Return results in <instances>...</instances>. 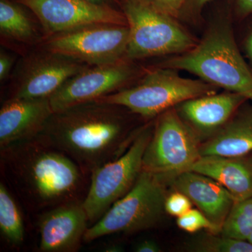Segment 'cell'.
Instances as JSON below:
<instances>
[{
  "label": "cell",
  "mask_w": 252,
  "mask_h": 252,
  "mask_svg": "<svg viewBox=\"0 0 252 252\" xmlns=\"http://www.w3.org/2000/svg\"><path fill=\"white\" fill-rule=\"evenodd\" d=\"M120 108L96 100L68 107L54 112L37 137L92 172L125 153L139 133L129 135Z\"/></svg>",
  "instance_id": "obj_1"
},
{
  "label": "cell",
  "mask_w": 252,
  "mask_h": 252,
  "mask_svg": "<svg viewBox=\"0 0 252 252\" xmlns=\"http://www.w3.org/2000/svg\"><path fill=\"white\" fill-rule=\"evenodd\" d=\"M5 165L19 187L36 205L51 206L76 200L80 168L68 156L37 137L1 149Z\"/></svg>",
  "instance_id": "obj_2"
},
{
  "label": "cell",
  "mask_w": 252,
  "mask_h": 252,
  "mask_svg": "<svg viewBox=\"0 0 252 252\" xmlns=\"http://www.w3.org/2000/svg\"><path fill=\"white\" fill-rule=\"evenodd\" d=\"M158 67L191 73L225 91L252 101V70L240 54L230 23L219 21L191 49L162 61Z\"/></svg>",
  "instance_id": "obj_3"
},
{
  "label": "cell",
  "mask_w": 252,
  "mask_h": 252,
  "mask_svg": "<svg viewBox=\"0 0 252 252\" xmlns=\"http://www.w3.org/2000/svg\"><path fill=\"white\" fill-rule=\"evenodd\" d=\"M219 89L201 79L181 77L176 69L158 67L147 72L137 85L96 101L121 106L133 114L152 119L188 99L217 94Z\"/></svg>",
  "instance_id": "obj_4"
},
{
  "label": "cell",
  "mask_w": 252,
  "mask_h": 252,
  "mask_svg": "<svg viewBox=\"0 0 252 252\" xmlns=\"http://www.w3.org/2000/svg\"><path fill=\"white\" fill-rule=\"evenodd\" d=\"M166 182L158 175L142 170L132 188L100 220L88 228L84 241H94L117 233H136L157 226L166 213Z\"/></svg>",
  "instance_id": "obj_5"
},
{
  "label": "cell",
  "mask_w": 252,
  "mask_h": 252,
  "mask_svg": "<svg viewBox=\"0 0 252 252\" xmlns=\"http://www.w3.org/2000/svg\"><path fill=\"white\" fill-rule=\"evenodd\" d=\"M124 14L130 30L127 61L175 56L187 52L198 43L175 18L158 12L151 5L128 0Z\"/></svg>",
  "instance_id": "obj_6"
},
{
  "label": "cell",
  "mask_w": 252,
  "mask_h": 252,
  "mask_svg": "<svg viewBox=\"0 0 252 252\" xmlns=\"http://www.w3.org/2000/svg\"><path fill=\"white\" fill-rule=\"evenodd\" d=\"M201 141L175 107L158 116L142 160V170L171 181L201 157Z\"/></svg>",
  "instance_id": "obj_7"
},
{
  "label": "cell",
  "mask_w": 252,
  "mask_h": 252,
  "mask_svg": "<svg viewBox=\"0 0 252 252\" xmlns=\"http://www.w3.org/2000/svg\"><path fill=\"white\" fill-rule=\"evenodd\" d=\"M152 132L150 125L142 127L125 153L92 172L90 187L82 202L89 223L100 220L135 185L142 171L144 152Z\"/></svg>",
  "instance_id": "obj_8"
},
{
  "label": "cell",
  "mask_w": 252,
  "mask_h": 252,
  "mask_svg": "<svg viewBox=\"0 0 252 252\" xmlns=\"http://www.w3.org/2000/svg\"><path fill=\"white\" fill-rule=\"evenodd\" d=\"M129 37L127 26L94 25L51 36L45 49L89 65H104L126 61Z\"/></svg>",
  "instance_id": "obj_9"
},
{
  "label": "cell",
  "mask_w": 252,
  "mask_h": 252,
  "mask_svg": "<svg viewBox=\"0 0 252 252\" xmlns=\"http://www.w3.org/2000/svg\"><path fill=\"white\" fill-rule=\"evenodd\" d=\"M31 10L49 36L86 26H127L124 13L88 0H16Z\"/></svg>",
  "instance_id": "obj_10"
},
{
  "label": "cell",
  "mask_w": 252,
  "mask_h": 252,
  "mask_svg": "<svg viewBox=\"0 0 252 252\" xmlns=\"http://www.w3.org/2000/svg\"><path fill=\"white\" fill-rule=\"evenodd\" d=\"M89 68V64L51 52L28 57L15 80L11 97H50L71 77Z\"/></svg>",
  "instance_id": "obj_11"
},
{
  "label": "cell",
  "mask_w": 252,
  "mask_h": 252,
  "mask_svg": "<svg viewBox=\"0 0 252 252\" xmlns=\"http://www.w3.org/2000/svg\"><path fill=\"white\" fill-rule=\"evenodd\" d=\"M136 74L127 61L94 66L68 79L49 97L54 112L113 94Z\"/></svg>",
  "instance_id": "obj_12"
},
{
  "label": "cell",
  "mask_w": 252,
  "mask_h": 252,
  "mask_svg": "<svg viewBox=\"0 0 252 252\" xmlns=\"http://www.w3.org/2000/svg\"><path fill=\"white\" fill-rule=\"evenodd\" d=\"M88 223L82 202L73 200L58 205L39 219V250L43 252L77 251L89 228Z\"/></svg>",
  "instance_id": "obj_13"
},
{
  "label": "cell",
  "mask_w": 252,
  "mask_h": 252,
  "mask_svg": "<svg viewBox=\"0 0 252 252\" xmlns=\"http://www.w3.org/2000/svg\"><path fill=\"white\" fill-rule=\"evenodd\" d=\"M248 99L238 93L226 91L188 99L175 108L201 141L222 128Z\"/></svg>",
  "instance_id": "obj_14"
},
{
  "label": "cell",
  "mask_w": 252,
  "mask_h": 252,
  "mask_svg": "<svg viewBox=\"0 0 252 252\" xmlns=\"http://www.w3.org/2000/svg\"><path fill=\"white\" fill-rule=\"evenodd\" d=\"M54 113L49 97L6 100L0 109L1 149L37 137Z\"/></svg>",
  "instance_id": "obj_15"
},
{
  "label": "cell",
  "mask_w": 252,
  "mask_h": 252,
  "mask_svg": "<svg viewBox=\"0 0 252 252\" xmlns=\"http://www.w3.org/2000/svg\"><path fill=\"white\" fill-rule=\"evenodd\" d=\"M175 190L189 197L204 215L221 230L235 201L216 180L193 171L182 172L172 180Z\"/></svg>",
  "instance_id": "obj_16"
},
{
  "label": "cell",
  "mask_w": 252,
  "mask_h": 252,
  "mask_svg": "<svg viewBox=\"0 0 252 252\" xmlns=\"http://www.w3.org/2000/svg\"><path fill=\"white\" fill-rule=\"evenodd\" d=\"M190 171L208 176L224 187L235 202L252 196V153L241 157H201Z\"/></svg>",
  "instance_id": "obj_17"
},
{
  "label": "cell",
  "mask_w": 252,
  "mask_h": 252,
  "mask_svg": "<svg viewBox=\"0 0 252 252\" xmlns=\"http://www.w3.org/2000/svg\"><path fill=\"white\" fill-rule=\"evenodd\" d=\"M201 157H241L252 153V114L234 116L215 135L200 143Z\"/></svg>",
  "instance_id": "obj_18"
},
{
  "label": "cell",
  "mask_w": 252,
  "mask_h": 252,
  "mask_svg": "<svg viewBox=\"0 0 252 252\" xmlns=\"http://www.w3.org/2000/svg\"><path fill=\"white\" fill-rule=\"evenodd\" d=\"M0 229L6 241L19 247L24 240V225L21 212L11 194L0 184Z\"/></svg>",
  "instance_id": "obj_19"
},
{
  "label": "cell",
  "mask_w": 252,
  "mask_h": 252,
  "mask_svg": "<svg viewBox=\"0 0 252 252\" xmlns=\"http://www.w3.org/2000/svg\"><path fill=\"white\" fill-rule=\"evenodd\" d=\"M0 31L19 41H31L34 35L32 24L24 11L8 0H0Z\"/></svg>",
  "instance_id": "obj_20"
},
{
  "label": "cell",
  "mask_w": 252,
  "mask_h": 252,
  "mask_svg": "<svg viewBox=\"0 0 252 252\" xmlns=\"http://www.w3.org/2000/svg\"><path fill=\"white\" fill-rule=\"evenodd\" d=\"M252 232V196L235 202L222 226L224 236L248 240Z\"/></svg>",
  "instance_id": "obj_21"
},
{
  "label": "cell",
  "mask_w": 252,
  "mask_h": 252,
  "mask_svg": "<svg viewBox=\"0 0 252 252\" xmlns=\"http://www.w3.org/2000/svg\"><path fill=\"white\" fill-rule=\"evenodd\" d=\"M187 250L195 252H252V244L248 240L217 236L215 233L195 238L187 245Z\"/></svg>",
  "instance_id": "obj_22"
},
{
  "label": "cell",
  "mask_w": 252,
  "mask_h": 252,
  "mask_svg": "<svg viewBox=\"0 0 252 252\" xmlns=\"http://www.w3.org/2000/svg\"><path fill=\"white\" fill-rule=\"evenodd\" d=\"M177 224L181 229L190 233L202 229H206L215 234L220 233V228L210 221L198 209L191 208L185 215L177 217Z\"/></svg>",
  "instance_id": "obj_23"
},
{
  "label": "cell",
  "mask_w": 252,
  "mask_h": 252,
  "mask_svg": "<svg viewBox=\"0 0 252 252\" xmlns=\"http://www.w3.org/2000/svg\"><path fill=\"white\" fill-rule=\"evenodd\" d=\"M191 200L182 192H175L167 195L165 203L166 213L173 217H181L192 208Z\"/></svg>",
  "instance_id": "obj_24"
},
{
  "label": "cell",
  "mask_w": 252,
  "mask_h": 252,
  "mask_svg": "<svg viewBox=\"0 0 252 252\" xmlns=\"http://www.w3.org/2000/svg\"><path fill=\"white\" fill-rule=\"evenodd\" d=\"M187 1L188 0H154L151 6L158 12L176 19L182 14Z\"/></svg>",
  "instance_id": "obj_25"
},
{
  "label": "cell",
  "mask_w": 252,
  "mask_h": 252,
  "mask_svg": "<svg viewBox=\"0 0 252 252\" xmlns=\"http://www.w3.org/2000/svg\"><path fill=\"white\" fill-rule=\"evenodd\" d=\"M12 64V58L6 53L1 51L0 54V79L1 81L4 80L8 77Z\"/></svg>",
  "instance_id": "obj_26"
},
{
  "label": "cell",
  "mask_w": 252,
  "mask_h": 252,
  "mask_svg": "<svg viewBox=\"0 0 252 252\" xmlns=\"http://www.w3.org/2000/svg\"><path fill=\"white\" fill-rule=\"evenodd\" d=\"M135 251L137 252H160L161 251L158 245L152 240H144L136 247Z\"/></svg>",
  "instance_id": "obj_27"
},
{
  "label": "cell",
  "mask_w": 252,
  "mask_h": 252,
  "mask_svg": "<svg viewBox=\"0 0 252 252\" xmlns=\"http://www.w3.org/2000/svg\"><path fill=\"white\" fill-rule=\"evenodd\" d=\"M238 13L242 17L252 14V0H236Z\"/></svg>",
  "instance_id": "obj_28"
},
{
  "label": "cell",
  "mask_w": 252,
  "mask_h": 252,
  "mask_svg": "<svg viewBox=\"0 0 252 252\" xmlns=\"http://www.w3.org/2000/svg\"><path fill=\"white\" fill-rule=\"evenodd\" d=\"M210 0H188L186 5H188L191 10L192 14H199L207 3ZM185 5V6H186Z\"/></svg>",
  "instance_id": "obj_29"
},
{
  "label": "cell",
  "mask_w": 252,
  "mask_h": 252,
  "mask_svg": "<svg viewBox=\"0 0 252 252\" xmlns=\"http://www.w3.org/2000/svg\"><path fill=\"white\" fill-rule=\"evenodd\" d=\"M245 49L247 57H248L250 65L252 68V29L245 40Z\"/></svg>",
  "instance_id": "obj_30"
},
{
  "label": "cell",
  "mask_w": 252,
  "mask_h": 252,
  "mask_svg": "<svg viewBox=\"0 0 252 252\" xmlns=\"http://www.w3.org/2000/svg\"><path fill=\"white\" fill-rule=\"evenodd\" d=\"M122 251V247L118 245H109L108 247H107V248L104 249V252H119Z\"/></svg>",
  "instance_id": "obj_31"
},
{
  "label": "cell",
  "mask_w": 252,
  "mask_h": 252,
  "mask_svg": "<svg viewBox=\"0 0 252 252\" xmlns=\"http://www.w3.org/2000/svg\"><path fill=\"white\" fill-rule=\"evenodd\" d=\"M137 1H141L144 4L151 5L153 2L154 0H137Z\"/></svg>",
  "instance_id": "obj_32"
},
{
  "label": "cell",
  "mask_w": 252,
  "mask_h": 252,
  "mask_svg": "<svg viewBox=\"0 0 252 252\" xmlns=\"http://www.w3.org/2000/svg\"><path fill=\"white\" fill-rule=\"evenodd\" d=\"M248 241L250 242V243L252 244V232L251 234L250 235V236H249Z\"/></svg>",
  "instance_id": "obj_33"
},
{
  "label": "cell",
  "mask_w": 252,
  "mask_h": 252,
  "mask_svg": "<svg viewBox=\"0 0 252 252\" xmlns=\"http://www.w3.org/2000/svg\"><path fill=\"white\" fill-rule=\"evenodd\" d=\"M88 1H92V2L94 3H98L101 1V0H88Z\"/></svg>",
  "instance_id": "obj_34"
}]
</instances>
